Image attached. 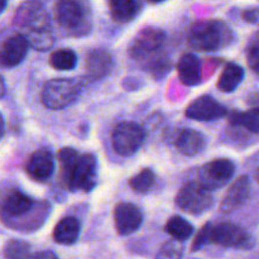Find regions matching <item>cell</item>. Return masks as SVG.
<instances>
[{
  "instance_id": "20",
  "label": "cell",
  "mask_w": 259,
  "mask_h": 259,
  "mask_svg": "<svg viewBox=\"0 0 259 259\" xmlns=\"http://www.w3.org/2000/svg\"><path fill=\"white\" fill-rule=\"evenodd\" d=\"M80 232V222L73 217H65L53 229V240L61 245H72L77 242Z\"/></svg>"
},
{
  "instance_id": "24",
  "label": "cell",
  "mask_w": 259,
  "mask_h": 259,
  "mask_svg": "<svg viewBox=\"0 0 259 259\" xmlns=\"http://www.w3.org/2000/svg\"><path fill=\"white\" fill-rule=\"evenodd\" d=\"M164 232L171 238L177 240H187L192 237L195 228L189 220L180 215H174L164 224Z\"/></svg>"
},
{
  "instance_id": "31",
  "label": "cell",
  "mask_w": 259,
  "mask_h": 259,
  "mask_svg": "<svg viewBox=\"0 0 259 259\" xmlns=\"http://www.w3.org/2000/svg\"><path fill=\"white\" fill-rule=\"evenodd\" d=\"M243 19L248 23H257L259 20V8L247 9L243 12Z\"/></svg>"
},
{
  "instance_id": "4",
  "label": "cell",
  "mask_w": 259,
  "mask_h": 259,
  "mask_svg": "<svg viewBox=\"0 0 259 259\" xmlns=\"http://www.w3.org/2000/svg\"><path fill=\"white\" fill-rule=\"evenodd\" d=\"M53 15L71 37H83L91 30V8L88 0H56Z\"/></svg>"
},
{
  "instance_id": "2",
  "label": "cell",
  "mask_w": 259,
  "mask_h": 259,
  "mask_svg": "<svg viewBox=\"0 0 259 259\" xmlns=\"http://www.w3.org/2000/svg\"><path fill=\"white\" fill-rule=\"evenodd\" d=\"M13 23L28 38L33 50L43 52L55 45L51 17L38 0H25L22 3L15 12Z\"/></svg>"
},
{
  "instance_id": "19",
  "label": "cell",
  "mask_w": 259,
  "mask_h": 259,
  "mask_svg": "<svg viewBox=\"0 0 259 259\" xmlns=\"http://www.w3.org/2000/svg\"><path fill=\"white\" fill-rule=\"evenodd\" d=\"M179 78L185 86H197L201 83V62L199 57L192 53H186L177 63Z\"/></svg>"
},
{
  "instance_id": "18",
  "label": "cell",
  "mask_w": 259,
  "mask_h": 259,
  "mask_svg": "<svg viewBox=\"0 0 259 259\" xmlns=\"http://www.w3.org/2000/svg\"><path fill=\"white\" fill-rule=\"evenodd\" d=\"M175 146L177 151L184 156L194 157L204 151L206 147V138L201 132L185 128L177 134L175 139Z\"/></svg>"
},
{
  "instance_id": "26",
  "label": "cell",
  "mask_w": 259,
  "mask_h": 259,
  "mask_svg": "<svg viewBox=\"0 0 259 259\" xmlns=\"http://www.w3.org/2000/svg\"><path fill=\"white\" fill-rule=\"evenodd\" d=\"M154 184H156V174L151 168H143L129 180L131 189L139 195L151 191Z\"/></svg>"
},
{
  "instance_id": "17",
  "label": "cell",
  "mask_w": 259,
  "mask_h": 259,
  "mask_svg": "<svg viewBox=\"0 0 259 259\" xmlns=\"http://www.w3.org/2000/svg\"><path fill=\"white\" fill-rule=\"evenodd\" d=\"M113 56L104 48H94L86 53L85 71L89 80L96 81L106 77L113 70Z\"/></svg>"
},
{
  "instance_id": "10",
  "label": "cell",
  "mask_w": 259,
  "mask_h": 259,
  "mask_svg": "<svg viewBox=\"0 0 259 259\" xmlns=\"http://www.w3.org/2000/svg\"><path fill=\"white\" fill-rule=\"evenodd\" d=\"M164 32L156 27H147L142 29L129 46V55L134 60L148 58L158 52L164 42Z\"/></svg>"
},
{
  "instance_id": "28",
  "label": "cell",
  "mask_w": 259,
  "mask_h": 259,
  "mask_svg": "<svg viewBox=\"0 0 259 259\" xmlns=\"http://www.w3.org/2000/svg\"><path fill=\"white\" fill-rule=\"evenodd\" d=\"M212 223H206L204 227L200 229V232L197 233L196 237H195L194 242L191 244V250L192 252H199L202 249V247L207 244H211V229H212Z\"/></svg>"
},
{
  "instance_id": "34",
  "label": "cell",
  "mask_w": 259,
  "mask_h": 259,
  "mask_svg": "<svg viewBox=\"0 0 259 259\" xmlns=\"http://www.w3.org/2000/svg\"><path fill=\"white\" fill-rule=\"evenodd\" d=\"M149 3H153V4H158V3H162V2H166V0H148Z\"/></svg>"
},
{
  "instance_id": "33",
  "label": "cell",
  "mask_w": 259,
  "mask_h": 259,
  "mask_svg": "<svg viewBox=\"0 0 259 259\" xmlns=\"http://www.w3.org/2000/svg\"><path fill=\"white\" fill-rule=\"evenodd\" d=\"M7 8V0H2V12H4Z\"/></svg>"
},
{
  "instance_id": "1",
  "label": "cell",
  "mask_w": 259,
  "mask_h": 259,
  "mask_svg": "<svg viewBox=\"0 0 259 259\" xmlns=\"http://www.w3.org/2000/svg\"><path fill=\"white\" fill-rule=\"evenodd\" d=\"M60 177L71 191L90 192L98 184V158L93 153L80 154L71 147L58 151Z\"/></svg>"
},
{
  "instance_id": "9",
  "label": "cell",
  "mask_w": 259,
  "mask_h": 259,
  "mask_svg": "<svg viewBox=\"0 0 259 259\" xmlns=\"http://www.w3.org/2000/svg\"><path fill=\"white\" fill-rule=\"evenodd\" d=\"M235 174V166L230 159L218 158L201 167L199 182L210 191L224 187Z\"/></svg>"
},
{
  "instance_id": "29",
  "label": "cell",
  "mask_w": 259,
  "mask_h": 259,
  "mask_svg": "<svg viewBox=\"0 0 259 259\" xmlns=\"http://www.w3.org/2000/svg\"><path fill=\"white\" fill-rule=\"evenodd\" d=\"M247 62L250 70L259 76V33L248 45Z\"/></svg>"
},
{
  "instance_id": "15",
  "label": "cell",
  "mask_w": 259,
  "mask_h": 259,
  "mask_svg": "<svg viewBox=\"0 0 259 259\" xmlns=\"http://www.w3.org/2000/svg\"><path fill=\"white\" fill-rule=\"evenodd\" d=\"M55 171V158L50 149L39 148L33 152L25 164V172L37 182H46Z\"/></svg>"
},
{
  "instance_id": "6",
  "label": "cell",
  "mask_w": 259,
  "mask_h": 259,
  "mask_svg": "<svg viewBox=\"0 0 259 259\" xmlns=\"http://www.w3.org/2000/svg\"><path fill=\"white\" fill-rule=\"evenodd\" d=\"M175 204L187 214L202 215L214 205V197L201 182L191 181L180 189Z\"/></svg>"
},
{
  "instance_id": "5",
  "label": "cell",
  "mask_w": 259,
  "mask_h": 259,
  "mask_svg": "<svg viewBox=\"0 0 259 259\" xmlns=\"http://www.w3.org/2000/svg\"><path fill=\"white\" fill-rule=\"evenodd\" d=\"M81 85L71 78H53L43 85L40 100L47 109L61 110L67 108L80 95Z\"/></svg>"
},
{
  "instance_id": "3",
  "label": "cell",
  "mask_w": 259,
  "mask_h": 259,
  "mask_svg": "<svg viewBox=\"0 0 259 259\" xmlns=\"http://www.w3.org/2000/svg\"><path fill=\"white\" fill-rule=\"evenodd\" d=\"M233 30L223 20H200L191 25L187 42L194 50L215 52L228 47L233 42Z\"/></svg>"
},
{
  "instance_id": "14",
  "label": "cell",
  "mask_w": 259,
  "mask_h": 259,
  "mask_svg": "<svg viewBox=\"0 0 259 259\" xmlns=\"http://www.w3.org/2000/svg\"><path fill=\"white\" fill-rule=\"evenodd\" d=\"M250 197V180L248 176H239L230 184L220 202V212L230 214L242 207Z\"/></svg>"
},
{
  "instance_id": "25",
  "label": "cell",
  "mask_w": 259,
  "mask_h": 259,
  "mask_svg": "<svg viewBox=\"0 0 259 259\" xmlns=\"http://www.w3.org/2000/svg\"><path fill=\"white\" fill-rule=\"evenodd\" d=\"M50 65L57 71H71L77 66V55L70 48H61L51 53Z\"/></svg>"
},
{
  "instance_id": "32",
  "label": "cell",
  "mask_w": 259,
  "mask_h": 259,
  "mask_svg": "<svg viewBox=\"0 0 259 259\" xmlns=\"http://www.w3.org/2000/svg\"><path fill=\"white\" fill-rule=\"evenodd\" d=\"M32 258H57V255L55 253L50 252V250H45V252H39V253H35V254L30 255Z\"/></svg>"
},
{
  "instance_id": "27",
  "label": "cell",
  "mask_w": 259,
  "mask_h": 259,
  "mask_svg": "<svg viewBox=\"0 0 259 259\" xmlns=\"http://www.w3.org/2000/svg\"><path fill=\"white\" fill-rule=\"evenodd\" d=\"M30 245L23 240L13 239L5 244L3 250V257L7 259L30 258Z\"/></svg>"
},
{
  "instance_id": "22",
  "label": "cell",
  "mask_w": 259,
  "mask_h": 259,
  "mask_svg": "<svg viewBox=\"0 0 259 259\" xmlns=\"http://www.w3.org/2000/svg\"><path fill=\"white\" fill-rule=\"evenodd\" d=\"M109 8L111 18L116 23L132 22L141 12V4L138 0H110Z\"/></svg>"
},
{
  "instance_id": "13",
  "label": "cell",
  "mask_w": 259,
  "mask_h": 259,
  "mask_svg": "<svg viewBox=\"0 0 259 259\" xmlns=\"http://www.w3.org/2000/svg\"><path fill=\"white\" fill-rule=\"evenodd\" d=\"M30 43L23 33H17L3 42L0 52V63L4 68H12L23 62L27 56Z\"/></svg>"
},
{
  "instance_id": "8",
  "label": "cell",
  "mask_w": 259,
  "mask_h": 259,
  "mask_svg": "<svg viewBox=\"0 0 259 259\" xmlns=\"http://www.w3.org/2000/svg\"><path fill=\"white\" fill-rule=\"evenodd\" d=\"M211 244L234 249H250L254 240L248 232L234 223L223 222L212 225Z\"/></svg>"
},
{
  "instance_id": "16",
  "label": "cell",
  "mask_w": 259,
  "mask_h": 259,
  "mask_svg": "<svg viewBox=\"0 0 259 259\" xmlns=\"http://www.w3.org/2000/svg\"><path fill=\"white\" fill-rule=\"evenodd\" d=\"M37 205L38 202L33 197L28 196L24 192L14 190V191H10L8 196L3 200V218L4 220H18L25 215L32 214Z\"/></svg>"
},
{
  "instance_id": "35",
  "label": "cell",
  "mask_w": 259,
  "mask_h": 259,
  "mask_svg": "<svg viewBox=\"0 0 259 259\" xmlns=\"http://www.w3.org/2000/svg\"><path fill=\"white\" fill-rule=\"evenodd\" d=\"M255 180H257V182L259 184V168L257 169V172H255Z\"/></svg>"
},
{
  "instance_id": "21",
  "label": "cell",
  "mask_w": 259,
  "mask_h": 259,
  "mask_svg": "<svg viewBox=\"0 0 259 259\" xmlns=\"http://www.w3.org/2000/svg\"><path fill=\"white\" fill-rule=\"evenodd\" d=\"M243 80H244V68L237 62H228L218 78L217 88L222 93L230 94L237 90Z\"/></svg>"
},
{
  "instance_id": "11",
  "label": "cell",
  "mask_w": 259,
  "mask_h": 259,
  "mask_svg": "<svg viewBox=\"0 0 259 259\" xmlns=\"http://www.w3.org/2000/svg\"><path fill=\"white\" fill-rule=\"evenodd\" d=\"M228 109L210 95H201L195 99L185 110V115L197 121L219 120L228 115Z\"/></svg>"
},
{
  "instance_id": "12",
  "label": "cell",
  "mask_w": 259,
  "mask_h": 259,
  "mask_svg": "<svg viewBox=\"0 0 259 259\" xmlns=\"http://www.w3.org/2000/svg\"><path fill=\"white\" fill-rule=\"evenodd\" d=\"M114 224L119 235H131L143 224V212L132 202H119L114 209Z\"/></svg>"
},
{
  "instance_id": "7",
  "label": "cell",
  "mask_w": 259,
  "mask_h": 259,
  "mask_svg": "<svg viewBox=\"0 0 259 259\" xmlns=\"http://www.w3.org/2000/svg\"><path fill=\"white\" fill-rule=\"evenodd\" d=\"M146 139L144 129L136 121H121L111 134L113 148L119 156L129 157L139 151Z\"/></svg>"
},
{
  "instance_id": "30",
  "label": "cell",
  "mask_w": 259,
  "mask_h": 259,
  "mask_svg": "<svg viewBox=\"0 0 259 259\" xmlns=\"http://www.w3.org/2000/svg\"><path fill=\"white\" fill-rule=\"evenodd\" d=\"M181 240H168V242L164 243L162 245V248L159 249L158 254L157 257H162V258H179L184 254V247L180 244Z\"/></svg>"
},
{
  "instance_id": "23",
  "label": "cell",
  "mask_w": 259,
  "mask_h": 259,
  "mask_svg": "<svg viewBox=\"0 0 259 259\" xmlns=\"http://www.w3.org/2000/svg\"><path fill=\"white\" fill-rule=\"evenodd\" d=\"M228 119L233 126H243L250 133L259 134V106L247 111H232Z\"/></svg>"
}]
</instances>
